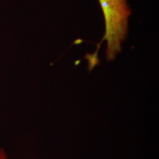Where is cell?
<instances>
[{
  "instance_id": "2",
  "label": "cell",
  "mask_w": 159,
  "mask_h": 159,
  "mask_svg": "<svg viewBox=\"0 0 159 159\" xmlns=\"http://www.w3.org/2000/svg\"><path fill=\"white\" fill-rule=\"evenodd\" d=\"M0 159H8L7 154L2 148H0Z\"/></svg>"
},
{
  "instance_id": "1",
  "label": "cell",
  "mask_w": 159,
  "mask_h": 159,
  "mask_svg": "<svg viewBox=\"0 0 159 159\" xmlns=\"http://www.w3.org/2000/svg\"><path fill=\"white\" fill-rule=\"evenodd\" d=\"M103 13L105 33L97 44L98 49L104 41H107L106 57L115 59L122 51V43L128 35V19L131 13L128 0H98Z\"/></svg>"
}]
</instances>
